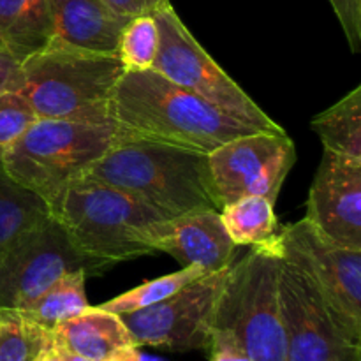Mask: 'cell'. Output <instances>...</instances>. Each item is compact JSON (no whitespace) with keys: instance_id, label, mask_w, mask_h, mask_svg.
Segmentation results:
<instances>
[{"instance_id":"83f0119b","label":"cell","mask_w":361,"mask_h":361,"mask_svg":"<svg viewBox=\"0 0 361 361\" xmlns=\"http://www.w3.org/2000/svg\"><path fill=\"white\" fill-rule=\"evenodd\" d=\"M204 351H208L210 361H250L247 353L228 335L210 330Z\"/></svg>"},{"instance_id":"4fadbf2b","label":"cell","mask_w":361,"mask_h":361,"mask_svg":"<svg viewBox=\"0 0 361 361\" xmlns=\"http://www.w3.org/2000/svg\"><path fill=\"white\" fill-rule=\"evenodd\" d=\"M303 219L337 245L361 250V161L324 150Z\"/></svg>"},{"instance_id":"cb8c5ba5","label":"cell","mask_w":361,"mask_h":361,"mask_svg":"<svg viewBox=\"0 0 361 361\" xmlns=\"http://www.w3.org/2000/svg\"><path fill=\"white\" fill-rule=\"evenodd\" d=\"M159 49V30L154 16L130 18L118 39L116 56L126 71L154 67Z\"/></svg>"},{"instance_id":"5b68a950","label":"cell","mask_w":361,"mask_h":361,"mask_svg":"<svg viewBox=\"0 0 361 361\" xmlns=\"http://www.w3.org/2000/svg\"><path fill=\"white\" fill-rule=\"evenodd\" d=\"M281 257L277 236L254 245L231 264L215 303L210 330L231 337L250 361H288L277 293Z\"/></svg>"},{"instance_id":"8992f818","label":"cell","mask_w":361,"mask_h":361,"mask_svg":"<svg viewBox=\"0 0 361 361\" xmlns=\"http://www.w3.org/2000/svg\"><path fill=\"white\" fill-rule=\"evenodd\" d=\"M51 217L78 252L104 267L152 254L141 231L162 219L134 196L90 175L67 187Z\"/></svg>"},{"instance_id":"2e32d148","label":"cell","mask_w":361,"mask_h":361,"mask_svg":"<svg viewBox=\"0 0 361 361\" xmlns=\"http://www.w3.org/2000/svg\"><path fill=\"white\" fill-rule=\"evenodd\" d=\"M60 348L90 361H120L130 348H137L118 314L88 307L83 314L63 321L53 330Z\"/></svg>"},{"instance_id":"f1b7e54d","label":"cell","mask_w":361,"mask_h":361,"mask_svg":"<svg viewBox=\"0 0 361 361\" xmlns=\"http://www.w3.org/2000/svg\"><path fill=\"white\" fill-rule=\"evenodd\" d=\"M104 2L126 18L154 16L161 9L171 6L169 0H104Z\"/></svg>"},{"instance_id":"7a4b0ae2","label":"cell","mask_w":361,"mask_h":361,"mask_svg":"<svg viewBox=\"0 0 361 361\" xmlns=\"http://www.w3.org/2000/svg\"><path fill=\"white\" fill-rule=\"evenodd\" d=\"M87 175L130 194L162 219L219 210L208 155L133 136L116 145Z\"/></svg>"},{"instance_id":"7c38bea8","label":"cell","mask_w":361,"mask_h":361,"mask_svg":"<svg viewBox=\"0 0 361 361\" xmlns=\"http://www.w3.org/2000/svg\"><path fill=\"white\" fill-rule=\"evenodd\" d=\"M229 268L203 275L147 309L118 314L134 344L175 353L207 348L215 303Z\"/></svg>"},{"instance_id":"ffe728a7","label":"cell","mask_w":361,"mask_h":361,"mask_svg":"<svg viewBox=\"0 0 361 361\" xmlns=\"http://www.w3.org/2000/svg\"><path fill=\"white\" fill-rule=\"evenodd\" d=\"M87 271L76 270L60 277L49 289H46L34 303L20 312L28 321L44 330L53 331L63 321L80 316L88 309L87 291H85Z\"/></svg>"},{"instance_id":"9a60e30c","label":"cell","mask_w":361,"mask_h":361,"mask_svg":"<svg viewBox=\"0 0 361 361\" xmlns=\"http://www.w3.org/2000/svg\"><path fill=\"white\" fill-rule=\"evenodd\" d=\"M49 9L51 37L106 55H116L120 34L130 20L104 0H49Z\"/></svg>"},{"instance_id":"4dcf8cb0","label":"cell","mask_w":361,"mask_h":361,"mask_svg":"<svg viewBox=\"0 0 361 361\" xmlns=\"http://www.w3.org/2000/svg\"><path fill=\"white\" fill-rule=\"evenodd\" d=\"M59 348H60V345H59ZM60 353H62V360L63 361H90V360L83 358V356H80V355H74V353L67 351V349H63V348H60Z\"/></svg>"},{"instance_id":"d6986e66","label":"cell","mask_w":361,"mask_h":361,"mask_svg":"<svg viewBox=\"0 0 361 361\" xmlns=\"http://www.w3.org/2000/svg\"><path fill=\"white\" fill-rule=\"evenodd\" d=\"M310 127L324 150L361 161V87L314 116Z\"/></svg>"},{"instance_id":"8fae6325","label":"cell","mask_w":361,"mask_h":361,"mask_svg":"<svg viewBox=\"0 0 361 361\" xmlns=\"http://www.w3.org/2000/svg\"><path fill=\"white\" fill-rule=\"evenodd\" d=\"M295 162V143L286 130H254L221 145L208 154L219 207L249 196L264 197L275 204Z\"/></svg>"},{"instance_id":"5bb4252c","label":"cell","mask_w":361,"mask_h":361,"mask_svg":"<svg viewBox=\"0 0 361 361\" xmlns=\"http://www.w3.org/2000/svg\"><path fill=\"white\" fill-rule=\"evenodd\" d=\"M140 238L152 252H166L183 267H196L204 274L231 267L238 252L219 210L161 219L143 228Z\"/></svg>"},{"instance_id":"6da1fadb","label":"cell","mask_w":361,"mask_h":361,"mask_svg":"<svg viewBox=\"0 0 361 361\" xmlns=\"http://www.w3.org/2000/svg\"><path fill=\"white\" fill-rule=\"evenodd\" d=\"M109 118L145 140L207 155L257 130L154 69L122 74L109 99Z\"/></svg>"},{"instance_id":"4316f807","label":"cell","mask_w":361,"mask_h":361,"mask_svg":"<svg viewBox=\"0 0 361 361\" xmlns=\"http://www.w3.org/2000/svg\"><path fill=\"white\" fill-rule=\"evenodd\" d=\"M23 85V60L0 41V94L20 92Z\"/></svg>"},{"instance_id":"d4e9b609","label":"cell","mask_w":361,"mask_h":361,"mask_svg":"<svg viewBox=\"0 0 361 361\" xmlns=\"http://www.w3.org/2000/svg\"><path fill=\"white\" fill-rule=\"evenodd\" d=\"M39 116L18 92L0 94V159Z\"/></svg>"},{"instance_id":"52a82bcc","label":"cell","mask_w":361,"mask_h":361,"mask_svg":"<svg viewBox=\"0 0 361 361\" xmlns=\"http://www.w3.org/2000/svg\"><path fill=\"white\" fill-rule=\"evenodd\" d=\"M154 20L159 30V49L152 69L245 126L267 133L284 130L212 59L173 6L155 13Z\"/></svg>"},{"instance_id":"277c9868","label":"cell","mask_w":361,"mask_h":361,"mask_svg":"<svg viewBox=\"0 0 361 361\" xmlns=\"http://www.w3.org/2000/svg\"><path fill=\"white\" fill-rule=\"evenodd\" d=\"M123 73L116 55L88 51L51 37L23 60V85L18 94L39 118L113 122L109 99Z\"/></svg>"},{"instance_id":"ba28073f","label":"cell","mask_w":361,"mask_h":361,"mask_svg":"<svg viewBox=\"0 0 361 361\" xmlns=\"http://www.w3.org/2000/svg\"><path fill=\"white\" fill-rule=\"evenodd\" d=\"M277 293L288 361L361 360V344L344 334L319 288L284 256L279 264Z\"/></svg>"},{"instance_id":"44dd1931","label":"cell","mask_w":361,"mask_h":361,"mask_svg":"<svg viewBox=\"0 0 361 361\" xmlns=\"http://www.w3.org/2000/svg\"><path fill=\"white\" fill-rule=\"evenodd\" d=\"M275 204L259 196L242 197L221 208L226 231L235 245H263L277 236Z\"/></svg>"},{"instance_id":"484cf974","label":"cell","mask_w":361,"mask_h":361,"mask_svg":"<svg viewBox=\"0 0 361 361\" xmlns=\"http://www.w3.org/2000/svg\"><path fill=\"white\" fill-rule=\"evenodd\" d=\"M337 14L353 53L361 48V0H328Z\"/></svg>"},{"instance_id":"603a6c76","label":"cell","mask_w":361,"mask_h":361,"mask_svg":"<svg viewBox=\"0 0 361 361\" xmlns=\"http://www.w3.org/2000/svg\"><path fill=\"white\" fill-rule=\"evenodd\" d=\"M203 275L207 274L200 270V268L182 267L178 271L162 275L159 279H152V281L145 282V284L137 286V288L130 289V291L122 293V295L115 296L113 300H108V302L99 307L113 314H127L134 312V310L147 309V307H152L155 303L162 302V300L169 298L178 289H182L183 286L203 277Z\"/></svg>"},{"instance_id":"7402d4cb","label":"cell","mask_w":361,"mask_h":361,"mask_svg":"<svg viewBox=\"0 0 361 361\" xmlns=\"http://www.w3.org/2000/svg\"><path fill=\"white\" fill-rule=\"evenodd\" d=\"M53 341V331L28 321L20 310L0 309V361H34Z\"/></svg>"},{"instance_id":"ac0fdd59","label":"cell","mask_w":361,"mask_h":361,"mask_svg":"<svg viewBox=\"0 0 361 361\" xmlns=\"http://www.w3.org/2000/svg\"><path fill=\"white\" fill-rule=\"evenodd\" d=\"M49 217L48 204L11 178L0 164V254Z\"/></svg>"},{"instance_id":"3957f363","label":"cell","mask_w":361,"mask_h":361,"mask_svg":"<svg viewBox=\"0 0 361 361\" xmlns=\"http://www.w3.org/2000/svg\"><path fill=\"white\" fill-rule=\"evenodd\" d=\"M133 136L136 134L115 122L37 118L2 155L0 164L53 212L74 180L87 175L111 148Z\"/></svg>"},{"instance_id":"f546056e","label":"cell","mask_w":361,"mask_h":361,"mask_svg":"<svg viewBox=\"0 0 361 361\" xmlns=\"http://www.w3.org/2000/svg\"><path fill=\"white\" fill-rule=\"evenodd\" d=\"M53 338H55V337H53ZM34 361H63L59 344L53 341V344H49L48 348L42 349V351L39 353L37 356H35Z\"/></svg>"},{"instance_id":"e0dca14e","label":"cell","mask_w":361,"mask_h":361,"mask_svg":"<svg viewBox=\"0 0 361 361\" xmlns=\"http://www.w3.org/2000/svg\"><path fill=\"white\" fill-rule=\"evenodd\" d=\"M49 0H0V41L21 60L51 39Z\"/></svg>"},{"instance_id":"30bf717a","label":"cell","mask_w":361,"mask_h":361,"mask_svg":"<svg viewBox=\"0 0 361 361\" xmlns=\"http://www.w3.org/2000/svg\"><path fill=\"white\" fill-rule=\"evenodd\" d=\"M101 268L106 267L78 252L49 217L0 254V309H25L66 274Z\"/></svg>"},{"instance_id":"9c48e42d","label":"cell","mask_w":361,"mask_h":361,"mask_svg":"<svg viewBox=\"0 0 361 361\" xmlns=\"http://www.w3.org/2000/svg\"><path fill=\"white\" fill-rule=\"evenodd\" d=\"M277 242L319 288L344 334L361 344V250L337 245L307 219L277 233Z\"/></svg>"}]
</instances>
